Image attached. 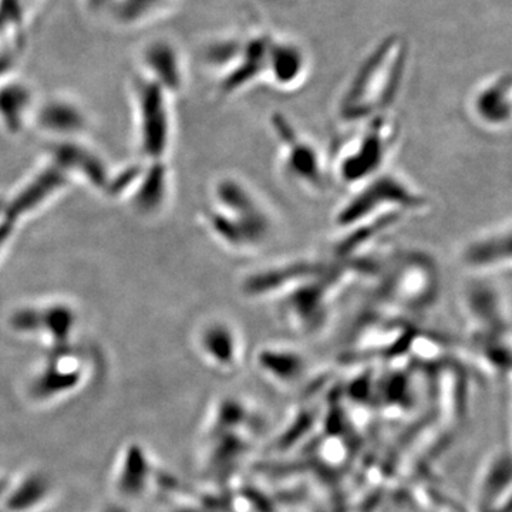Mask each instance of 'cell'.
Returning <instances> with one entry per match:
<instances>
[{
  "instance_id": "cell-1",
  "label": "cell",
  "mask_w": 512,
  "mask_h": 512,
  "mask_svg": "<svg viewBox=\"0 0 512 512\" xmlns=\"http://www.w3.org/2000/svg\"><path fill=\"white\" fill-rule=\"evenodd\" d=\"M409 62V46L399 35L384 37L357 67L338 103V116L348 126L392 111Z\"/></svg>"
},
{
  "instance_id": "cell-2",
  "label": "cell",
  "mask_w": 512,
  "mask_h": 512,
  "mask_svg": "<svg viewBox=\"0 0 512 512\" xmlns=\"http://www.w3.org/2000/svg\"><path fill=\"white\" fill-rule=\"evenodd\" d=\"M208 227L222 245L239 254H256L274 239L276 218L254 185L227 175L214 185Z\"/></svg>"
},
{
  "instance_id": "cell-3",
  "label": "cell",
  "mask_w": 512,
  "mask_h": 512,
  "mask_svg": "<svg viewBox=\"0 0 512 512\" xmlns=\"http://www.w3.org/2000/svg\"><path fill=\"white\" fill-rule=\"evenodd\" d=\"M353 190L333 217V224L339 232L370 222L403 221L429 207V198L420 188L389 170L382 171Z\"/></svg>"
},
{
  "instance_id": "cell-4",
  "label": "cell",
  "mask_w": 512,
  "mask_h": 512,
  "mask_svg": "<svg viewBox=\"0 0 512 512\" xmlns=\"http://www.w3.org/2000/svg\"><path fill=\"white\" fill-rule=\"evenodd\" d=\"M274 35L264 30L218 37L205 49V63L220 77L218 90L229 97L255 83H266Z\"/></svg>"
},
{
  "instance_id": "cell-5",
  "label": "cell",
  "mask_w": 512,
  "mask_h": 512,
  "mask_svg": "<svg viewBox=\"0 0 512 512\" xmlns=\"http://www.w3.org/2000/svg\"><path fill=\"white\" fill-rule=\"evenodd\" d=\"M379 276L380 302L399 315L429 311L440 298L439 265L426 252L410 251L390 259Z\"/></svg>"
},
{
  "instance_id": "cell-6",
  "label": "cell",
  "mask_w": 512,
  "mask_h": 512,
  "mask_svg": "<svg viewBox=\"0 0 512 512\" xmlns=\"http://www.w3.org/2000/svg\"><path fill=\"white\" fill-rule=\"evenodd\" d=\"M355 131L340 146L333 174L355 188L387 170V161L399 141L400 127L392 111L355 124Z\"/></svg>"
},
{
  "instance_id": "cell-7",
  "label": "cell",
  "mask_w": 512,
  "mask_h": 512,
  "mask_svg": "<svg viewBox=\"0 0 512 512\" xmlns=\"http://www.w3.org/2000/svg\"><path fill=\"white\" fill-rule=\"evenodd\" d=\"M269 127L278 144L279 165L286 178L301 190L313 194L325 191L329 183V167L319 147L284 113H272Z\"/></svg>"
},
{
  "instance_id": "cell-8",
  "label": "cell",
  "mask_w": 512,
  "mask_h": 512,
  "mask_svg": "<svg viewBox=\"0 0 512 512\" xmlns=\"http://www.w3.org/2000/svg\"><path fill=\"white\" fill-rule=\"evenodd\" d=\"M131 92L136 106L141 147L147 156L161 157L171 134V110L168 101L171 94L138 72L131 79Z\"/></svg>"
},
{
  "instance_id": "cell-9",
  "label": "cell",
  "mask_w": 512,
  "mask_h": 512,
  "mask_svg": "<svg viewBox=\"0 0 512 512\" xmlns=\"http://www.w3.org/2000/svg\"><path fill=\"white\" fill-rule=\"evenodd\" d=\"M332 259L292 258L249 272L242 292L251 299H278L329 268Z\"/></svg>"
},
{
  "instance_id": "cell-10",
  "label": "cell",
  "mask_w": 512,
  "mask_h": 512,
  "mask_svg": "<svg viewBox=\"0 0 512 512\" xmlns=\"http://www.w3.org/2000/svg\"><path fill=\"white\" fill-rule=\"evenodd\" d=\"M511 224L495 225L464 242L458 259L471 274L488 275L511 269Z\"/></svg>"
},
{
  "instance_id": "cell-11",
  "label": "cell",
  "mask_w": 512,
  "mask_h": 512,
  "mask_svg": "<svg viewBox=\"0 0 512 512\" xmlns=\"http://www.w3.org/2000/svg\"><path fill=\"white\" fill-rule=\"evenodd\" d=\"M137 72L153 80L165 92H180L185 83L183 50L168 37H153L140 46L137 53Z\"/></svg>"
},
{
  "instance_id": "cell-12",
  "label": "cell",
  "mask_w": 512,
  "mask_h": 512,
  "mask_svg": "<svg viewBox=\"0 0 512 512\" xmlns=\"http://www.w3.org/2000/svg\"><path fill=\"white\" fill-rule=\"evenodd\" d=\"M471 336L511 335L510 309L501 292L485 281H476L464 293Z\"/></svg>"
},
{
  "instance_id": "cell-13",
  "label": "cell",
  "mask_w": 512,
  "mask_h": 512,
  "mask_svg": "<svg viewBox=\"0 0 512 512\" xmlns=\"http://www.w3.org/2000/svg\"><path fill=\"white\" fill-rule=\"evenodd\" d=\"M468 113L478 127L503 131L510 127L512 87L510 73H498L474 89L468 99Z\"/></svg>"
},
{
  "instance_id": "cell-14",
  "label": "cell",
  "mask_w": 512,
  "mask_h": 512,
  "mask_svg": "<svg viewBox=\"0 0 512 512\" xmlns=\"http://www.w3.org/2000/svg\"><path fill=\"white\" fill-rule=\"evenodd\" d=\"M309 57L301 45L274 35L266 83L279 92H296L308 80Z\"/></svg>"
},
{
  "instance_id": "cell-15",
  "label": "cell",
  "mask_w": 512,
  "mask_h": 512,
  "mask_svg": "<svg viewBox=\"0 0 512 512\" xmlns=\"http://www.w3.org/2000/svg\"><path fill=\"white\" fill-rule=\"evenodd\" d=\"M202 355L222 370L237 369L244 360V339L237 326L227 320H212L200 333Z\"/></svg>"
},
{
  "instance_id": "cell-16",
  "label": "cell",
  "mask_w": 512,
  "mask_h": 512,
  "mask_svg": "<svg viewBox=\"0 0 512 512\" xmlns=\"http://www.w3.org/2000/svg\"><path fill=\"white\" fill-rule=\"evenodd\" d=\"M256 367L276 384L298 382L306 370V359L298 349L285 345H265L256 350Z\"/></svg>"
},
{
  "instance_id": "cell-17",
  "label": "cell",
  "mask_w": 512,
  "mask_h": 512,
  "mask_svg": "<svg viewBox=\"0 0 512 512\" xmlns=\"http://www.w3.org/2000/svg\"><path fill=\"white\" fill-rule=\"evenodd\" d=\"M35 103V94L28 83L16 77V73L0 82V123L10 133H18L28 119Z\"/></svg>"
},
{
  "instance_id": "cell-18",
  "label": "cell",
  "mask_w": 512,
  "mask_h": 512,
  "mask_svg": "<svg viewBox=\"0 0 512 512\" xmlns=\"http://www.w3.org/2000/svg\"><path fill=\"white\" fill-rule=\"evenodd\" d=\"M37 124L56 134H74L86 127V116L76 101L53 97L42 104L36 113Z\"/></svg>"
},
{
  "instance_id": "cell-19",
  "label": "cell",
  "mask_w": 512,
  "mask_h": 512,
  "mask_svg": "<svg viewBox=\"0 0 512 512\" xmlns=\"http://www.w3.org/2000/svg\"><path fill=\"white\" fill-rule=\"evenodd\" d=\"M63 171L59 165H56V167L47 168L42 174L37 175L35 180L26 185L22 192H19L18 197L6 208L9 220H16L20 215L32 211L46 198H49L53 192L59 190L64 184Z\"/></svg>"
},
{
  "instance_id": "cell-20",
  "label": "cell",
  "mask_w": 512,
  "mask_h": 512,
  "mask_svg": "<svg viewBox=\"0 0 512 512\" xmlns=\"http://www.w3.org/2000/svg\"><path fill=\"white\" fill-rule=\"evenodd\" d=\"M43 0H0V46H20V36Z\"/></svg>"
},
{
  "instance_id": "cell-21",
  "label": "cell",
  "mask_w": 512,
  "mask_h": 512,
  "mask_svg": "<svg viewBox=\"0 0 512 512\" xmlns=\"http://www.w3.org/2000/svg\"><path fill=\"white\" fill-rule=\"evenodd\" d=\"M57 165L62 170L72 168V170L82 171L89 180L93 181L97 187L106 185V171L99 158L77 144L64 143L56 147L55 151Z\"/></svg>"
},
{
  "instance_id": "cell-22",
  "label": "cell",
  "mask_w": 512,
  "mask_h": 512,
  "mask_svg": "<svg viewBox=\"0 0 512 512\" xmlns=\"http://www.w3.org/2000/svg\"><path fill=\"white\" fill-rule=\"evenodd\" d=\"M148 476H150V463L144 451L138 446L128 448L120 468V493L127 497H137L146 488Z\"/></svg>"
},
{
  "instance_id": "cell-23",
  "label": "cell",
  "mask_w": 512,
  "mask_h": 512,
  "mask_svg": "<svg viewBox=\"0 0 512 512\" xmlns=\"http://www.w3.org/2000/svg\"><path fill=\"white\" fill-rule=\"evenodd\" d=\"M49 483L40 474L26 477L9 495L6 501V511L25 512L37 507L49 494Z\"/></svg>"
},
{
  "instance_id": "cell-24",
  "label": "cell",
  "mask_w": 512,
  "mask_h": 512,
  "mask_svg": "<svg viewBox=\"0 0 512 512\" xmlns=\"http://www.w3.org/2000/svg\"><path fill=\"white\" fill-rule=\"evenodd\" d=\"M177 0H120L111 15L124 26L140 25L151 18H156L164 9Z\"/></svg>"
},
{
  "instance_id": "cell-25",
  "label": "cell",
  "mask_w": 512,
  "mask_h": 512,
  "mask_svg": "<svg viewBox=\"0 0 512 512\" xmlns=\"http://www.w3.org/2000/svg\"><path fill=\"white\" fill-rule=\"evenodd\" d=\"M79 373L72 369H62V367H52L45 370L35 383H33V393L37 397L55 396L73 389L79 383Z\"/></svg>"
},
{
  "instance_id": "cell-26",
  "label": "cell",
  "mask_w": 512,
  "mask_h": 512,
  "mask_svg": "<svg viewBox=\"0 0 512 512\" xmlns=\"http://www.w3.org/2000/svg\"><path fill=\"white\" fill-rule=\"evenodd\" d=\"M165 170L163 165H154L138 188L136 202L144 211L156 210L164 200Z\"/></svg>"
},
{
  "instance_id": "cell-27",
  "label": "cell",
  "mask_w": 512,
  "mask_h": 512,
  "mask_svg": "<svg viewBox=\"0 0 512 512\" xmlns=\"http://www.w3.org/2000/svg\"><path fill=\"white\" fill-rule=\"evenodd\" d=\"M73 323V312L66 306H53L42 312V328L45 326L57 342H64L69 338Z\"/></svg>"
},
{
  "instance_id": "cell-28",
  "label": "cell",
  "mask_w": 512,
  "mask_h": 512,
  "mask_svg": "<svg viewBox=\"0 0 512 512\" xmlns=\"http://www.w3.org/2000/svg\"><path fill=\"white\" fill-rule=\"evenodd\" d=\"M19 57V46H0V82L16 73Z\"/></svg>"
},
{
  "instance_id": "cell-29",
  "label": "cell",
  "mask_w": 512,
  "mask_h": 512,
  "mask_svg": "<svg viewBox=\"0 0 512 512\" xmlns=\"http://www.w3.org/2000/svg\"><path fill=\"white\" fill-rule=\"evenodd\" d=\"M13 326L22 332H33L42 328V312L33 311V309H25L13 316Z\"/></svg>"
},
{
  "instance_id": "cell-30",
  "label": "cell",
  "mask_w": 512,
  "mask_h": 512,
  "mask_svg": "<svg viewBox=\"0 0 512 512\" xmlns=\"http://www.w3.org/2000/svg\"><path fill=\"white\" fill-rule=\"evenodd\" d=\"M83 10L89 16H103L104 13H113L120 0H80Z\"/></svg>"
},
{
  "instance_id": "cell-31",
  "label": "cell",
  "mask_w": 512,
  "mask_h": 512,
  "mask_svg": "<svg viewBox=\"0 0 512 512\" xmlns=\"http://www.w3.org/2000/svg\"><path fill=\"white\" fill-rule=\"evenodd\" d=\"M136 171L137 170H128L126 173L121 174L117 183L113 184L114 190H121V188L127 187L134 178L138 177V173H136Z\"/></svg>"
},
{
  "instance_id": "cell-32",
  "label": "cell",
  "mask_w": 512,
  "mask_h": 512,
  "mask_svg": "<svg viewBox=\"0 0 512 512\" xmlns=\"http://www.w3.org/2000/svg\"><path fill=\"white\" fill-rule=\"evenodd\" d=\"M9 231L10 227L8 224H3L2 227H0V247H2L3 242L8 238Z\"/></svg>"
},
{
  "instance_id": "cell-33",
  "label": "cell",
  "mask_w": 512,
  "mask_h": 512,
  "mask_svg": "<svg viewBox=\"0 0 512 512\" xmlns=\"http://www.w3.org/2000/svg\"><path fill=\"white\" fill-rule=\"evenodd\" d=\"M104 512H128L127 510H124L123 507H119V505H110V507H107Z\"/></svg>"
},
{
  "instance_id": "cell-34",
  "label": "cell",
  "mask_w": 512,
  "mask_h": 512,
  "mask_svg": "<svg viewBox=\"0 0 512 512\" xmlns=\"http://www.w3.org/2000/svg\"><path fill=\"white\" fill-rule=\"evenodd\" d=\"M0 512H2V511H0Z\"/></svg>"
}]
</instances>
